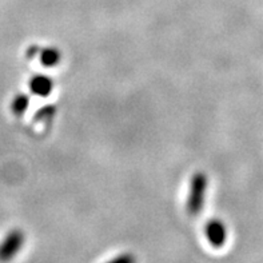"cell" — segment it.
Returning <instances> with one entry per match:
<instances>
[{
	"label": "cell",
	"instance_id": "obj_1",
	"mask_svg": "<svg viewBox=\"0 0 263 263\" xmlns=\"http://www.w3.org/2000/svg\"><path fill=\"white\" fill-rule=\"evenodd\" d=\"M207 187L209 179L204 173H195L190 180L189 187V197H187V213L191 217H197L198 214L203 211L204 202H206Z\"/></svg>",
	"mask_w": 263,
	"mask_h": 263
},
{
	"label": "cell",
	"instance_id": "obj_2",
	"mask_svg": "<svg viewBox=\"0 0 263 263\" xmlns=\"http://www.w3.org/2000/svg\"><path fill=\"white\" fill-rule=\"evenodd\" d=\"M24 233L22 230H12L7 234L0 243V262L7 263L12 260L24 245Z\"/></svg>",
	"mask_w": 263,
	"mask_h": 263
},
{
	"label": "cell",
	"instance_id": "obj_3",
	"mask_svg": "<svg viewBox=\"0 0 263 263\" xmlns=\"http://www.w3.org/2000/svg\"><path fill=\"white\" fill-rule=\"evenodd\" d=\"M204 234L209 240V243L214 249H220L223 247L227 240V229L224 223L219 219H211L206 223L204 227Z\"/></svg>",
	"mask_w": 263,
	"mask_h": 263
},
{
	"label": "cell",
	"instance_id": "obj_4",
	"mask_svg": "<svg viewBox=\"0 0 263 263\" xmlns=\"http://www.w3.org/2000/svg\"><path fill=\"white\" fill-rule=\"evenodd\" d=\"M30 90L37 97H48L53 90V82L47 75H35L30 80Z\"/></svg>",
	"mask_w": 263,
	"mask_h": 263
},
{
	"label": "cell",
	"instance_id": "obj_5",
	"mask_svg": "<svg viewBox=\"0 0 263 263\" xmlns=\"http://www.w3.org/2000/svg\"><path fill=\"white\" fill-rule=\"evenodd\" d=\"M39 60L44 67H55L59 64L62 55L55 47H48V48H40Z\"/></svg>",
	"mask_w": 263,
	"mask_h": 263
},
{
	"label": "cell",
	"instance_id": "obj_6",
	"mask_svg": "<svg viewBox=\"0 0 263 263\" xmlns=\"http://www.w3.org/2000/svg\"><path fill=\"white\" fill-rule=\"evenodd\" d=\"M28 106H30V98H28V95H26V93H17L16 97L13 98L11 108H12V112L16 117H22L27 111Z\"/></svg>",
	"mask_w": 263,
	"mask_h": 263
},
{
	"label": "cell",
	"instance_id": "obj_7",
	"mask_svg": "<svg viewBox=\"0 0 263 263\" xmlns=\"http://www.w3.org/2000/svg\"><path fill=\"white\" fill-rule=\"evenodd\" d=\"M108 263H137V259H135L133 254H122V255H118L117 258H114Z\"/></svg>",
	"mask_w": 263,
	"mask_h": 263
},
{
	"label": "cell",
	"instance_id": "obj_8",
	"mask_svg": "<svg viewBox=\"0 0 263 263\" xmlns=\"http://www.w3.org/2000/svg\"><path fill=\"white\" fill-rule=\"evenodd\" d=\"M39 51H40V47L37 46H31L28 50H27V57L31 58L32 59L33 57H36V55H39Z\"/></svg>",
	"mask_w": 263,
	"mask_h": 263
}]
</instances>
